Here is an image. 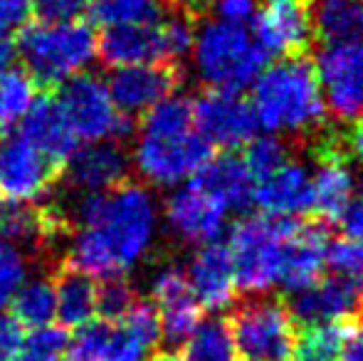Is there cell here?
I'll return each mask as SVG.
<instances>
[{
	"instance_id": "40",
	"label": "cell",
	"mask_w": 363,
	"mask_h": 361,
	"mask_svg": "<svg viewBox=\"0 0 363 361\" xmlns=\"http://www.w3.org/2000/svg\"><path fill=\"white\" fill-rule=\"evenodd\" d=\"M257 5L259 0H208L206 13H211V18L220 20V23L245 28L257 15Z\"/></svg>"
},
{
	"instance_id": "27",
	"label": "cell",
	"mask_w": 363,
	"mask_h": 361,
	"mask_svg": "<svg viewBox=\"0 0 363 361\" xmlns=\"http://www.w3.org/2000/svg\"><path fill=\"white\" fill-rule=\"evenodd\" d=\"M311 18L316 48L363 43V0H314Z\"/></svg>"
},
{
	"instance_id": "47",
	"label": "cell",
	"mask_w": 363,
	"mask_h": 361,
	"mask_svg": "<svg viewBox=\"0 0 363 361\" xmlns=\"http://www.w3.org/2000/svg\"><path fill=\"white\" fill-rule=\"evenodd\" d=\"M161 3H166L171 10H186V13H193L196 18H201L206 13L208 0H161Z\"/></svg>"
},
{
	"instance_id": "42",
	"label": "cell",
	"mask_w": 363,
	"mask_h": 361,
	"mask_svg": "<svg viewBox=\"0 0 363 361\" xmlns=\"http://www.w3.org/2000/svg\"><path fill=\"white\" fill-rule=\"evenodd\" d=\"M25 334L23 327L10 314H0V361H15L20 357Z\"/></svg>"
},
{
	"instance_id": "45",
	"label": "cell",
	"mask_w": 363,
	"mask_h": 361,
	"mask_svg": "<svg viewBox=\"0 0 363 361\" xmlns=\"http://www.w3.org/2000/svg\"><path fill=\"white\" fill-rule=\"evenodd\" d=\"M339 226H341V231L346 233V238L363 240V191L354 193L351 203L346 206L344 216H341Z\"/></svg>"
},
{
	"instance_id": "39",
	"label": "cell",
	"mask_w": 363,
	"mask_h": 361,
	"mask_svg": "<svg viewBox=\"0 0 363 361\" xmlns=\"http://www.w3.org/2000/svg\"><path fill=\"white\" fill-rule=\"evenodd\" d=\"M326 265L331 272L363 282V240L356 238H331L326 248Z\"/></svg>"
},
{
	"instance_id": "41",
	"label": "cell",
	"mask_w": 363,
	"mask_h": 361,
	"mask_svg": "<svg viewBox=\"0 0 363 361\" xmlns=\"http://www.w3.org/2000/svg\"><path fill=\"white\" fill-rule=\"evenodd\" d=\"M33 13L40 23H77L86 13V0H35Z\"/></svg>"
},
{
	"instance_id": "23",
	"label": "cell",
	"mask_w": 363,
	"mask_h": 361,
	"mask_svg": "<svg viewBox=\"0 0 363 361\" xmlns=\"http://www.w3.org/2000/svg\"><path fill=\"white\" fill-rule=\"evenodd\" d=\"M67 221L52 208H35L28 203H15L10 208H0V238L20 250L40 252L50 250L60 233H65Z\"/></svg>"
},
{
	"instance_id": "8",
	"label": "cell",
	"mask_w": 363,
	"mask_h": 361,
	"mask_svg": "<svg viewBox=\"0 0 363 361\" xmlns=\"http://www.w3.org/2000/svg\"><path fill=\"white\" fill-rule=\"evenodd\" d=\"M213 146L196 129L168 136H139L131 154L136 174L156 188H173L191 181L213 156Z\"/></svg>"
},
{
	"instance_id": "12",
	"label": "cell",
	"mask_w": 363,
	"mask_h": 361,
	"mask_svg": "<svg viewBox=\"0 0 363 361\" xmlns=\"http://www.w3.org/2000/svg\"><path fill=\"white\" fill-rule=\"evenodd\" d=\"M230 208L225 201L201 183L188 181L183 188L168 196L166 206H163V216L176 238L191 245H206V243H216L225 228Z\"/></svg>"
},
{
	"instance_id": "32",
	"label": "cell",
	"mask_w": 363,
	"mask_h": 361,
	"mask_svg": "<svg viewBox=\"0 0 363 361\" xmlns=\"http://www.w3.org/2000/svg\"><path fill=\"white\" fill-rule=\"evenodd\" d=\"M306 154L299 144L289 139H282L277 134H269V136H255L247 146H245V154H242V161L247 166L250 176H252V183L264 179L267 174L277 171L282 164H287L289 159L294 156H301Z\"/></svg>"
},
{
	"instance_id": "26",
	"label": "cell",
	"mask_w": 363,
	"mask_h": 361,
	"mask_svg": "<svg viewBox=\"0 0 363 361\" xmlns=\"http://www.w3.org/2000/svg\"><path fill=\"white\" fill-rule=\"evenodd\" d=\"M55 309H57L60 327L79 329L91 322L96 314V282L86 272L77 270L65 262L52 277Z\"/></svg>"
},
{
	"instance_id": "30",
	"label": "cell",
	"mask_w": 363,
	"mask_h": 361,
	"mask_svg": "<svg viewBox=\"0 0 363 361\" xmlns=\"http://www.w3.org/2000/svg\"><path fill=\"white\" fill-rule=\"evenodd\" d=\"M38 96V82L25 70L5 67L0 72V139L23 121Z\"/></svg>"
},
{
	"instance_id": "4",
	"label": "cell",
	"mask_w": 363,
	"mask_h": 361,
	"mask_svg": "<svg viewBox=\"0 0 363 361\" xmlns=\"http://www.w3.org/2000/svg\"><path fill=\"white\" fill-rule=\"evenodd\" d=\"M18 52L35 82L55 87L89 67L96 57V35L82 20L33 23L20 30Z\"/></svg>"
},
{
	"instance_id": "2",
	"label": "cell",
	"mask_w": 363,
	"mask_h": 361,
	"mask_svg": "<svg viewBox=\"0 0 363 361\" xmlns=\"http://www.w3.org/2000/svg\"><path fill=\"white\" fill-rule=\"evenodd\" d=\"M252 109L257 124L309 149L329 126L314 55L279 57L252 82Z\"/></svg>"
},
{
	"instance_id": "11",
	"label": "cell",
	"mask_w": 363,
	"mask_h": 361,
	"mask_svg": "<svg viewBox=\"0 0 363 361\" xmlns=\"http://www.w3.org/2000/svg\"><path fill=\"white\" fill-rule=\"evenodd\" d=\"M314 0H259L255 43L269 60L314 55Z\"/></svg>"
},
{
	"instance_id": "17",
	"label": "cell",
	"mask_w": 363,
	"mask_h": 361,
	"mask_svg": "<svg viewBox=\"0 0 363 361\" xmlns=\"http://www.w3.org/2000/svg\"><path fill=\"white\" fill-rule=\"evenodd\" d=\"M151 297L161 322V337L166 342H186L193 329L203 322V307L181 267L166 265L153 274Z\"/></svg>"
},
{
	"instance_id": "13",
	"label": "cell",
	"mask_w": 363,
	"mask_h": 361,
	"mask_svg": "<svg viewBox=\"0 0 363 361\" xmlns=\"http://www.w3.org/2000/svg\"><path fill=\"white\" fill-rule=\"evenodd\" d=\"M57 166L23 136L0 139V196L13 203H38L52 191Z\"/></svg>"
},
{
	"instance_id": "29",
	"label": "cell",
	"mask_w": 363,
	"mask_h": 361,
	"mask_svg": "<svg viewBox=\"0 0 363 361\" xmlns=\"http://www.w3.org/2000/svg\"><path fill=\"white\" fill-rule=\"evenodd\" d=\"M10 307H13V317L20 322V327L40 329L52 324V319L57 317L52 279L50 277L25 279L18 292H15V297L10 299Z\"/></svg>"
},
{
	"instance_id": "49",
	"label": "cell",
	"mask_w": 363,
	"mask_h": 361,
	"mask_svg": "<svg viewBox=\"0 0 363 361\" xmlns=\"http://www.w3.org/2000/svg\"><path fill=\"white\" fill-rule=\"evenodd\" d=\"M148 361H176V357H171V354H156V357H151Z\"/></svg>"
},
{
	"instance_id": "5",
	"label": "cell",
	"mask_w": 363,
	"mask_h": 361,
	"mask_svg": "<svg viewBox=\"0 0 363 361\" xmlns=\"http://www.w3.org/2000/svg\"><path fill=\"white\" fill-rule=\"evenodd\" d=\"M225 319L245 361H289L299 324L282 297L269 292L245 294L235 299Z\"/></svg>"
},
{
	"instance_id": "21",
	"label": "cell",
	"mask_w": 363,
	"mask_h": 361,
	"mask_svg": "<svg viewBox=\"0 0 363 361\" xmlns=\"http://www.w3.org/2000/svg\"><path fill=\"white\" fill-rule=\"evenodd\" d=\"M186 277L203 309L220 312L233 307V302L238 299L233 257L223 243H206L198 248V252L191 257Z\"/></svg>"
},
{
	"instance_id": "9",
	"label": "cell",
	"mask_w": 363,
	"mask_h": 361,
	"mask_svg": "<svg viewBox=\"0 0 363 361\" xmlns=\"http://www.w3.org/2000/svg\"><path fill=\"white\" fill-rule=\"evenodd\" d=\"M316 72L326 114L346 126L363 116V43H339L316 48Z\"/></svg>"
},
{
	"instance_id": "37",
	"label": "cell",
	"mask_w": 363,
	"mask_h": 361,
	"mask_svg": "<svg viewBox=\"0 0 363 361\" xmlns=\"http://www.w3.org/2000/svg\"><path fill=\"white\" fill-rule=\"evenodd\" d=\"M136 292L124 277L104 279L101 287H96V314L101 322H121L136 304Z\"/></svg>"
},
{
	"instance_id": "6",
	"label": "cell",
	"mask_w": 363,
	"mask_h": 361,
	"mask_svg": "<svg viewBox=\"0 0 363 361\" xmlns=\"http://www.w3.org/2000/svg\"><path fill=\"white\" fill-rule=\"evenodd\" d=\"M299 218H274L264 213L245 216L230 233L228 250L233 257L238 289L245 294L269 292L277 284L282 243Z\"/></svg>"
},
{
	"instance_id": "35",
	"label": "cell",
	"mask_w": 363,
	"mask_h": 361,
	"mask_svg": "<svg viewBox=\"0 0 363 361\" xmlns=\"http://www.w3.org/2000/svg\"><path fill=\"white\" fill-rule=\"evenodd\" d=\"M86 13L104 28L111 25L156 23L161 18L158 0H86Z\"/></svg>"
},
{
	"instance_id": "19",
	"label": "cell",
	"mask_w": 363,
	"mask_h": 361,
	"mask_svg": "<svg viewBox=\"0 0 363 361\" xmlns=\"http://www.w3.org/2000/svg\"><path fill=\"white\" fill-rule=\"evenodd\" d=\"M131 156L119 146V141H89L74 149L65 161L69 186L84 193H104L121 186L129 176Z\"/></svg>"
},
{
	"instance_id": "14",
	"label": "cell",
	"mask_w": 363,
	"mask_h": 361,
	"mask_svg": "<svg viewBox=\"0 0 363 361\" xmlns=\"http://www.w3.org/2000/svg\"><path fill=\"white\" fill-rule=\"evenodd\" d=\"M363 304V282L339 272L321 274L311 287L294 292L287 302L291 317L299 327L331 324L351 319Z\"/></svg>"
},
{
	"instance_id": "33",
	"label": "cell",
	"mask_w": 363,
	"mask_h": 361,
	"mask_svg": "<svg viewBox=\"0 0 363 361\" xmlns=\"http://www.w3.org/2000/svg\"><path fill=\"white\" fill-rule=\"evenodd\" d=\"M141 134L144 136H168L183 134L193 129V99L183 94H171L144 111L141 119Z\"/></svg>"
},
{
	"instance_id": "50",
	"label": "cell",
	"mask_w": 363,
	"mask_h": 361,
	"mask_svg": "<svg viewBox=\"0 0 363 361\" xmlns=\"http://www.w3.org/2000/svg\"><path fill=\"white\" fill-rule=\"evenodd\" d=\"M0 201H3V196H0Z\"/></svg>"
},
{
	"instance_id": "22",
	"label": "cell",
	"mask_w": 363,
	"mask_h": 361,
	"mask_svg": "<svg viewBox=\"0 0 363 361\" xmlns=\"http://www.w3.org/2000/svg\"><path fill=\"white\" fill-rule=\"evenodd\" d=\"M20 136L28 141L30 146L40 151L48 161L55 166L65 164L77 149V136L65 119L62 109H60L55 96H40L33 101L28 114L20 121Z\"/></svg>"
},
{
	"instance_id": "24",
	"label": "cell",
	"mask_w": 363,
	"mask_h": 361,
	"mask_svg": "<svg viewBox=\"0 0 363 361\" xmlns=\"http://www.w3.org/2000/svg\"><path fill=\"white\" fill-rule=\"evenodd\" d=\"M156 23L111 25V28H106L104 35L96 40L99 60L111 70L131 67V65L163 62Z\"/></svg>"
},
{
	"instance_id": "43",
	"label": "cell",
	"mask_w": 363,
	"mask_h": 361,
	"mask_svg": "<svg viewBox=\"0 0 363 361\" xmlns=\"http://www.w3.org/2000/svg\"><path fill=\"white\" fill-rule=\"evenodd\" d=\"M341 361H363V304L354 317L344 322Z\"/></svg>"
},
{
	"instance_id": "34",
	"label": "cell",
	"mask_w": 363,
	"mask_h": 361,
	"mask_svg": "<svg viewBox=\"0 0 363 361\" xmlns=\"http://www.w3.org/2000/svg\"><path fill=\"white\" fill-rule=\"evenodd\" d=\"M198 20L201 18H196L193 13L171 10V8H168L166 15L158 18L156 28H158V40H161L163 62L181 65V60L191 55L193 43H196Z\"/></svg>"
},
{
	"instance_id": "10",
	"label": "cell",
	"mask_w": 363,
	"mask_h": 361,
	"mask_svg": "<svg viewBox=\"0 0 363 361\" xmlns=\"http://www.w3.org/2000/svg\"><path fill=\"white\" fill-rule=\"evenodd\" d=\"M252 101L242 91L208 89L193 101V129L220 151H240L257 136Z\"/></svg>"
},
{
	"instance_id": "28",
	"label": "cell",
	"mask_w": 363,
	"mask_h": 361,
	"mask_svg": "<svg viewBox=\"0 0 363 361\" xmlns=\"http://www.w3.org/2000/svg\"><path fill=\"white\" fill-rule=\"evenodd\" d=\"M181 344L183 347L176 361H238V349L225 317L201 322Z\"/></svg>"
},
{
	"instance_id": "25",
	"label": "cell",
	"mask_w": 363,
	"mask_h": 361,
	"mask_svg": "<svg viewBox=\"0 0 363 361\" xmlns=\"http://www.w3.org/2000/svg\"><path fill=\"white\" fill-rule=\"evenodd\" d=\"M191 181L220 196L233 211H247V206H252L255 183L238 151H220L218 156H211Z\"/></svg>"
},
{
	"instance_id": "15",
	"label": "cell",
	"mask_w": 363,
	"mask_h": 361,
	"mask_svg": "<svg viewBox=\"0 0 363 361\" xmlns=\"http://www.w3.org/2000/svg\"><path fill=\"white\" fill-rule=\"evenodd\" d=\"M183 84V67L176 62H148L119 67L106 87L116 109L126 116L144 114L153 104L171 96Z\"/></svg>"
},
{
	"instance_id": "31",
	"label": "cell",
	"mask_w": 363,
	"mask_h": 361,
	"mask_svg": "<svg viewBox=\"0 0 363 361\" xmlns=\"http://www.w3.org/2000/svg\"><path fill=\"white\" fill-rule=\"evenodd\" d=\"M341 339L344 322L299 327L289 361H341Z\"/></svg>"
},
{
	"instance_id": "44",
	"label": "cell",
	"mask_w": 363,
	"mask_h": 361,
	"mask_svg": "<svg viewBox=\"0 0 363 361\" xmlns=\"http://www.w3.org/2000/svg\"><path fill=\"white\" fill-rule=\"evenodd\" d=\"M33 13L30 0H0V38L20 30Z\"/></svg>"
},
{
	"instance_id": "16",
	"label": "cell",
	"mask_w": 363,
	"mask_h": 361,
	"mask_svg": "<svg viewBox=\"0 0 363 361\" xmlns=\"http://www.w3.org/2000/svg\"><path fill=\"white\" fill-rule=\"evenodd\" d=\"M331 240L329 226L311 218H299L282 243L277 284L289 292L311 287L326 270V248Z\"/></svg>"
},
{
	"instance_id": "20",
	"label": "cell",
	"mask_w": 363,
	"mask_h": 361,
	"mask_svg": "<svg viewBox=\"0 0 363 361\" xmlns=\"http://www.w3.org/2000/svg\"><path fill=\"white\" fill-rule=\"evenodd\" d=\"M153 349L126 322H89L69 339L67 361H146Z\"/></svg>"
},
{
	"instance_id": "46",
	"label": "cell",
	"mask_w": 363,
	"mask_h": 361,
	"mask_svg": "<svg viewBox=\"0 0 363 361\" xmlns=\"http://www.w3.org/2000/svg\"><path fill=\"white\" fill-rule=\"evenodd\" d=\"M344 129V146H346V154L354 164L363 166V116H359L356 121L351 124L341 126Z\"/></svg>"
},
{
	"instance_id": "7",
	"label": "cell",
	"mask_w": 363,
	"mask_h": 361,
	"mask_svg": "<svg viewBox=\"0 0 363 361\" xmlns=\"http://www.w3.org/2000/svg\"><path fill=\"white\" fill-rule=\"evenodd\" d=\"M57 104L69 121L77 139L121 141L134 134V116L116 109L104 79L96 74H74L65 79L57 91Z\"/></svg>"
},
{
	"instance_id": "48",
	"label": "cell",
	"mask_w": 363,
	"mask_h": 361,
	"mask_svg": "<svg viewBox=\"0 0 363 361\" xmlns=\"http://www.w3.org/2000/svg\"><path fill=\"white\" fill-rule=\"evenodd\" d=\"M13 55H15V48L10 45V40L0 38V72H3L5 67H10V62H13Z\"/></svg>"
},
{
	"instance_id": "18",
	"label": "cell",
	"mask_w": 363,
	"mask_h": 361,
	"mask_svg": "<svg viewBox=\"0 0 363 361\" xmlns=\"http://www.w3.org/2000/svg\"><path fill=\"white\" fill-rule=\"evenodd\" d=\"M252 206H257V213L274 218L311 216V174L301 156H294L277 171L255 181Z\"/></svg>"
},
{
	"instance_id": "1",
	"label": "cell",
	"mask_w": 363,
	"mask_h": 361,
	"mask_svg": "<svg viewBox=\"0 0 363 361\" xmlns=\"http://www.w3.org/2000/svg\"><path fill=\"white\" fill-rule=\"evenodd\" d=\"M74 221L69 265L89 277H124L151 250L158 208L144 186L124 181L111 191L84 193L74 203Z\"/></svg>"
},
{
	"instance_id": "3",
	"label": "cell",
	"mask_w": 363,
	"mask_h": 361,
	"mask_svg": "<svg viewBox=\"0 0 363 361\" xmlns=\"http://www.w3.org/2000/svg\"><path fill=\"white\" fill-rule=\"evenodd\" d=\"M191 52L198 77L208 89L245 91L269 62L267 52L247 30L213 18L196 30Z\"/></svg>"
},
{
	"instance_id": "38",
	"label": "cell",
	"mask_w": 363,
	"mask_h": 361,
	"mask_svg": "<svg viewBox=\"0 0 363 361\" xmlns=\"http://www.w3.org/2000/svg\"><path fill=\"white\" fill-rule=\"evenodd\" d=\"M25 279H28V255L18 245L0 238V309L8 307Z\"/></svg>"
},
{
	"instance_id": "36",
	"label": "cell",
	"mask_w": 363,
	"mask_h": 361,
	"mask_svg": "<svg viewBox=\"0 0 363 361\" xmlns=\"http://www.w3.org/2000/svg\"><path fill=\"white\" fill-rule=\"evenodd\" d=\"M69 334L65 327H40L30 329V337H25L18 361H62L67 352Z\"/></svg>"
}]
</instances>
